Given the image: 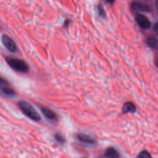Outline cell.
Returning a JSON list of instances; mask_svg holds the SVG:
<instances>
[{"label": "cell", "mask_w": 158, "mask_h": 158, "mask_svg": "<svg viewBox=\"0 0 158 158\" xmlns=\"http://www.w3.org/2000/svg\"><path fill=\"white\" fill-rule=\"evenodd\" d=\"M18 106L22 112L28 118L34 120L39 121L41 117L34 107L25 101H20L18 102Z\"/></svg>", "instance_id": "6da1fadb"}, {"label": "cell", "mask_w": 158, "mask_h": 158, "mask_svg": "<svg viewBox=\"0 0 158 158\" xmlns=\"http://www.w3.org/2000/svg\"><path fill=\"white\" fill-rule=\"evenodd\" d=\"M6 60L8 65L17 72L27 73L29 70L28 65L23 60L12 57H7Z\"/></svg>", "instance_id": "7a4b0ae2"}, {"label": "cell", "mask_w": 158, "mask_h": 158, "mask_svg": "<svg viewBox=\"0 0 158 158\" xmlns=\"http://www.w3.org/2000/svg\"><path fill=\"white\" fill-rule=\"evenodd\" d=\"M135 20L138 25L143 29H148L151 27V22L148 18L145 15L138 14L135 16Z\"/></svg>", "instance_id": "3957f363"}, {"label": "cell", "mask_w": 158, "mask_h": 158, "mask_svg": "<svg viewBox=\"0 0 158 158\" xmlns=\"http://www.w3.org/2000/svg\"><path fill=\"white\" fill-rule=\"evenodd\" d=\"M2 41L4 46L10 51L15 52L17 49L15 42L7 35H4L2 36Z\"/></svg>", "instance_id": "277c9868"}, {"label": "cell", "mask_w": 158, "mask_h": 158, "mask_svg": "<svg viewBox=\"0 0 158 158\" xmlns=\"http://www.w3.org/2000/svg\"><path fill=\"white\" fill-rule=\"evenodd\" d=\"M131 8L135 11H143V12H149L150 7L143 3L140 2H133L131 4Z\"/></svg>", "instance_id": "5b68a950"}, {"label": "cell", "mask_w": 158, "mask_h": 158, "mask_svg": "<svg viewBox=\"0 0 158 158\" xmlns=\"http://www.w3.org/2000/svg\"><path fill=\"white\" fill-rule=\"evenodd\" d=\"M77 137L79 141L86 144H93L95 143V140L94 139V138H93L91 136L86 134L79 133L77 135Z\"/></svg>", "instance_id": "8992f818"}, {"label": "cell", "mask_w": 158, "mask_h": 158, "mask_svg": "<svg viewBox=\"0 0 158 158\" xmlns=\"http://www.w3.org/2000/svg\"><path fill=\"white\" fill-rule=\"evenodd\" d=\"M104 156L107 158H120V154L113 147H109L104 152Z\"/></svg>", "instance_id": "52a82bcc"}, {"label": "cell", "mask_w": 158, "mask_h": 158, "mask_svg": "<svg viewBox=\"0 0 158 158\" xmlns=\"http://www.w3.org/2000/svg\"><path fill=\"white\" fill-rule=\"evenodd\" d=\"M135 111H136V107L133 102L128 101L124 103L122 107V112L123 114L133 113Z\"/></svg>", "instance_id": "ba28073f"}, {"label": "cell", "mask_w": 158, "mask_h": 158, "mask_svg": "<svg viewBox=\"0 0 158 158\" xmlns=\"http://www.w3.org/2000/svg\"><path fill=\"white\" fill-rule=\"evenodd\" d=\"M41 111L43 113V114L49 120H55L57 117L56 114L51 109L47 108V107H41Z\"/></svg>", "instance_id": "9c48e42d"}, {"label": "cell", "mask_w": 158, "mask_h": 158, "mask_svg": "<svg viewBox=\"0 0 158 158\" xmlns=\"http://www.w3.org/2000/svg\"><path fill=\"white\" fill-rule=\"evenodd\" d=\"M1 91L2 94L7 96H13L15 94V92L12 88L5 85H1Z\"/></svg>", "instance_id": "30bf717a"}, {"label": "cell", "mask_w": 158, "mask_h": 158, "mask_svg": "<svg viewBox=\"0 0 158 158\" xmlns=\"http://www.w3.org/2000/svg\"><path fill=\"white\" fill-rule=\"evenodd\" d=\"M146 43L149 46L152 48H158V40L154 37H149L147 40Z\"/></svg>", "instance_id": "8fae6325"}, {"label": "cell", "mask_w": 158, "mask_h": 158, "mask_svg": "<svg viewBox=\"0 0 158 158\" xmlns=\"http://www.w3.org/2000/svg\"><path fill=\"white\" fill-rule=\"evenodd\" d=\"M136 158H152L151 155L147 151H142Z\"/></svg>", "instance_id": "7c38bea8"}, {"label": "cell", "mask_w": 158, "mask_h": 158, "mask_svg": "<svg viewBox=\"0 0 158 158\" xmlns=\"http://www.w3.org/2000/svg\"><path fill=\"white\" fill-rule=\"evenodd\" d=\"M98 12L99 14V15L102 17H106V12L104 10V9L103 7V6L101 5V4H99L98 5Z\"/></svg>", "instance_id": "4fadbf2b"}, {"label": "cell", "mask_w": 158, "mask_h": 158, "mask_svg": "<svg viewBox=\"0 0 158 158\" xmlns=\"http://www.w3.org/2000/svg\"><path fill=\"white\" fill-rule=\"evenodd\" d=\"M55 139H56V141H57L59 143H63L64 141V138L59 134H56L55 135Z\"/></svg>", "instance_id": "5bb4252c"}, {"label": "cell", "mask_w": 158, "mask_h": 158, "mask_svg": "<svg viewBox=\"0 0 158 158\" xmlns=\"http://www.w3.org/2000/svg\"><path fill=\"white\" fill-rule=\"evenodd\" d=\"M153 30H154V31L157 35H158V22H157L154 24V27H153Z\"/></svg>", "instance_id": "9a60e30c"}, {"label": "cell", "mask_w": 158, "mask_h": 158, "mask_svg": "<svg viewBox=\"0 0 158 158\" xmlns=\"http://www.w3.org/2000/svg\"><path fill=\"white\" fill-rule=\"evenodd\" d=\"M115 0H106V2H107L110 3V4H112V3H114V2H115Z\"/></svg>", "instance_id": "2e32d148"}, {"label": "cell", "mask_w": 158, "mask_h": 158, "mask_svg": "<svg viewBox=\"0 0 158 158\" xmlns=\"http://www.w3.org/2000/svg\"><path fill=\"white\" fill-rule=\"evenodd\" d=\"M155 5H156V9H157V11H158V0H156V2H155Z\"/></svg>", "instance_id": "e0dca14e"}, {"label": "cell", "mask_w": 158, "mask_h": 158, "mask_svg": "<svg viewBox=\"0 0 158 158\" xmlns=\"http://www.w3.org/2000/svg\"><path fill=\"white\" fill-rule=\"evenodd\" d=\"M157 66H158V62H157Z\"/></svg>", "instance_id": "ac0fdd59"}]
</instances>
